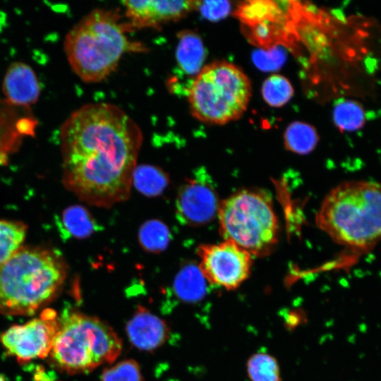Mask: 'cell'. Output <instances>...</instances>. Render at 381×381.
Wrapping results in <instances>:
<instances>
[{
	"label": "cell",
	"instance_id": "25",
	"mask_svg": "<svg viewBox=\"0 0 381 381\" xmlns=\"http://www.w3.org/2000/svg\"><path fill=\"white\" fill-rule=\"evenodd\" d=\"M261 92L267 104L272 107H281L291 99L294 90L286 77L273 74L263 82Z\"/></svg>",
	"mask_w": 381,
	"mask_h": 381
},
{
	"label": "cell",
	"instance_id": "14",
	"mask_svg": "<svg viewBox=\"0 0 381 381\" xmlns=\"http://www.w3.org/2000/svg\"><path fill=\"white\" fill-rule=\"evenodd\" d=\"M126 331L131 343L142 350H152L167 338L168 329L164 321L140 307L130 320Z\"/></svg>",
	"mask_w": 381,
	"mask_h": 381
},
{
	"label": "cell",
	"instance_id": "10",
	"mask_svg": "<svg viewBox=\"0 0 381 381\" xmlns=\"http://www.w3.org/2000/svg\"><path fill=\"white\" fill-rule=\"evenodd\" d=\"M220 202L209 175L198 172L179 189L176 216L180 223L201 226L217 215Z\"/></svg>",
	"mask_w": 381,
	"mask_h": 381
},
{
	"label": "cell",
	"instance_id": "9",
	"mask_svg": "<svg viewBox=\"0 0 381 381\" xmlns=\"http://www.w3.org/2000/svg\"><path fill=\"white\" fill-rule=\"evenodd\" d=\"M59 327L56 313L46 309L40 317L9 327L1 335V341L7 353L20 363L44 358L51 352Z\"/></svg>",
	"mask_w": 381,
	"mask_h": 381
},
{
	"label": "cell",
	"instance_id": "28",
	"mask_svg": "<svg viewBox=\"0 0 381 381\" xmlns=\"http://www.w3.org/2000/svg\"><path fill=\"white\" fill-rule=\"evenodd\" d=\"M231 7L230 2L227 1H197L195 9L206 19L217 21L229 13Z\"/></svg>",
	"mask_w": 381,
	"mask_h": 381
},
{
	"label": "cell",
	"instance_id": "29",
	"mask_svg": "<svg viewBox=\"0 0 381 381\" xmlns=\"http://www.w3.org/2000/svg\"><path fill=\"white\" fill-rule=\"evenodd\" d=\"M32 381H57L53 372L47 371L42 367H37Z\"/></svg>",
	"mask_w": 381,
	"mask_h": 381
},
{
	"label": "cell",
	"instance_id": "20",
	"mask_svg": "<svg viewBox=\"0 0 381 381\" xmlns=\"http://www.w3.org/2000/svg\"><path fill=\"white\" fill-rule=\"evenodd\" d=\"M167 174L161 169L142 164L135 168L132 183L144 195L153 197L161 194L169 183Z\"/></svg>",
	"mask_w": 381,
	"mask_h": 381
},
{
	"label": "cell",
	"instance_id": "21",
	"mask_svg": "<svg viewBox=\"0 0 381 381\" xmlns=\"http://www.w3.org/2000/svg\"><path fill=\"white\" fill-rule=\"evenodd\" d=\"M333 121L341 131H356L364 125L365 112L358 102L351 99H341L334 107Z\"/></svg>",
	"mask_w": 381,
	"mask_h": 381
},
{
	"label": "cell",
	"instance_id": "24",
	"mask_svg": "<svg viewBox=\"0 0 381 381\" xmlns=\"http://www.w3.org/2000/svg\"><path fill=\"white\" fill-rule=\"evenodd\" d=\"M139 241L143 248L151 253H159L168 246L171 234L169 228L159 220H149L140 227Z\"/></svg>",
	"mask_w": 381,
	"mask_h": 381
},
{
	"label": "cell",
	"instance_id": "7",
	"mask_svg": "<svg viewBox=\"0 0 381 381\" xmlns=\"http://www.w3.org/2000/svg\"><path fill=\"white\" fill-rule=\"evenodd\" d=\"M217 217L224 240H231L252 256L269 254L277 242L279 226L270 198L244 189L220 202Z\"/></svg>",
	"mask_w": 381,
	"mask_h": 381
},
{
	"label": "cell",
	"instance_id": "30",
	"mask_svg": "<svg viewBox=\"0 0 381 381\" xmlns=\"http://www.w3.org/2000/svg\"><path fill=\"white\" fill-rule=\"evenodd\" d=\"M0 381H6L4 377L0 374Z\"/></svg>",
	"mask_w": 381,
	"mask_h": 381
},
{
	"label": "cell",
	"instance_id": "3",
	"mask_svg": "<svg viewBox=\"0 0 381 381\" xmlns=\"http://www.w3.org/2000/svg\"><path fill=\"white\" fill-rule=\"evenodd\" d=\"M116 11L96 8L67 33L64 49L73 72L85 83H99L116 68L132 49L127 36L131 29Z\"/></svg>",
	"mask_w": 381,
	"mask_h": 381
},
{
	"label": "cell",
	"instance_id": "23",
	"mask_svg": "<svg viewBox=\"0 0 381 381\" xmlns=\"http://www.w3.org/2000/svg\"><path fill=\"white\" fill-rule=\"evenodd\" d=\"M246 370L250 381H281L278 362L267 352H257L250 356Z\"/></svg>",
	"mask_w": 381,
	"mask_h": 381
},
{
	"label": "cell",
	"instance_id": "12",
	"mask_svg": "<svg viewBox=\"0 0 381 381\" xmlns=\"http://www.w3.org/2000/svg\"><path fill=\"white\" fill-rule=\"evenodd\" d=\"M37 123L30 107L14 106L0 96V164L35 135Z\"/></svg>",
	"mask_w": 381,
	"mask_h": 381
},
{
	"label": "cell",
	"instance_id": "16",
	"mask_svg": "<svg viewBox=\"0 0 381 381\" xmlns=\"http://www.w3.org/2000/svg\"><path fill=\"white\" fill-rule=\"evenodd\" d=\"M60 231L66 238H83L101 230L90 212L82 205H71L65 209L59 223Z\"/></svg>",
	"mask_w": 381,
	"mask_h": 381
},
{
	"label": "cell",
	"instance_id": "1",
	"mask_svg": "<svg viewBox=\"0 0 381 381\" xmlns=\"http://www.w3.org/2000/svg\"><path fill=\"white\" fill-rule=\"evenodd\" d=\"M64 183L81 200L109 207L126 200L143 143L139 126L118 106L86 104L61 125Z\"/></svg>",
	"mask_w": 381,
	"mask_h": 381
},
{
	"label": "cell",
	"instance_id": "5",
	"mask_svg": "<svg viewBox=\"0 0 381 381\" xmlns=\"http://www.w3.org/2000/svg\"><path fill=\"white\" fill-rule=\"evenodd\" d=\"M49 353L54 364L69 373H85L111 363L121 351L113 329L96 318L66 310Z\"/></svg>",
	"mask_w": 381,
	"mask_h": 381
},
{
	"label": "cell",
	"instance_id": "18",
	"mask_svg": "<svg viewBox=\"0 0 381 381\" xmlns=\"http://www.w3.org/2000/svg\"><path fill=\"white\" fill-rule=\"evenodd\" d=\"M234 15L243 27H250L265 22L277 21L281 10L275 1H246L237 6Z\"/></svg>",
	"mask_w": 381,
	"mask_h": 381
},
{
	"label": "cell",
	"instance_id": "19",
	"mask_svg": "<svg viewBox=\"0 0 381 381\" xmlns=\"http://www.w3.org/2000/svg\"><path fill=\"white\" fill-rule=\"evenodd\" d=\"M319 140L315 128L306 122L294 121L284 133L285 147L290 152L306 155L313 150Z\"/></svg>",
	"mask_w": 381,
	"mask_h": 381
},
{
	"label": "cell",
	"instance_id": "17",
	"mask_svg": "<svg viewBox=\"0 0 381 381\" xmlns=\"http://www.w3.org/2000/svg\"><path fill=\"white\" fill-rule=\"evenodd\" d=\"M207 280L198 265L188 263L181 267L174 282L175 295L188 302L202 299L207 291Z\"/></svg>",
	"mask_w": 381,
	"mask_h": 381
},
{
	"label": "cell",
	"instance_id": "27",
	"mask_svg": "<svg viewBox=\"0 0 381 381\" xmlns=\"http://www.w3.org/2000/svg\"><path fill=\"white\" fill-rule=\"evenodd\" d=\"M255 65L264 71H273L279 68L285 60L282 51L277 47L255 52L253 56Z\"/></svg>",
	"mask_w": 381,
	"mask_h": 381
},
{
	"label": "cell",
	"instance_id": "11",
	"mask_svg": "<svg viewBox=\"0 0 381 381\" xmlns=\"http://www.w3.org/2000/svg\"><path fill=\"white\" fill-rule=\"evenodd\" d=\"M126 16L132 28H157L177 21L195 10L197 1H124Z\"/></svg>",
	"mask_w": 381,
	"mask_h": 381
},
{
	"label": "cell",
	"instance_id": "6",
	"mask_svg": "<svg viewBox=\"0 0 381 381\" xmlns=\"http://www.w3.org/2000/svg\"><path fill=\"white\" fill-rule=\"evenodd\" d=\"M250 79L237 66L214 61L202 67L188 92L191 114L210 124L223 125L237 120L251 97Z\"/></svg>",
	"mask_w": 381,
	"mask_h": 381
},
{
	"label": "cell",
	"instance_id": "8",
	"mask_svg": "<svg viewBox=\"0 0 381 381\" xmlns=\"http://www.w3.org/2000/svg\"><path fill=\"white\" fill-rule=\"evenodd\" d=\"M199 268L210 284L233 290L248 277L253 256L231 240L198 248Z\"/></svg>",
	"mask_w": 381,
	"mask_h": 381
},
{
	"label": "cell",
	"instance_id": "4",
	"mask_svg": "<svg viewBox=\"0 0 381 381\" xmlns=\"http://www.w3.org/2000/svg\"><path fill=\"white\" fill-rule=\"evenodd\" d=\"M66 276L65 262L56 252L21 247L0 267V313L34 314L54 298Z\"/></svg>",
	"mask_w": 381,
	"mask_h": 381
},
{
	"label": "cell",
	"instance_id": "26",
	"mask_svg": "<svg viewBox=\"0 0 381 381\" xmlns=\"http://www.w3.org/2000/svg\"><path fill=\"white\" fill-rule=\"evenodd\" d=\"M101 381H142L140 367L134 361H123L106 369Z\"/></svg>",
	"mask_w": 381,
	"mask_h": 381
},
{
	"label": "cell",
	"instance_id": "13",
	"mask_svg": "<svg viewBox=\"0 0 381 381\" xmlns=\"http://www.w3.org/2000/svg\"><path fill=\"white\" fill-rule=\"evenodd\" d=\"M3 97L10 104L30 107L40 97L38 78L32 68L23 62H13L7 68L2 84Z\"/></svg>",
	"mask_w": 381,
	"mask_h": 381
},
{
	"label": "cell",
	"instance_id": "22",
	"mask_svg": "<svg viewBox=\"0 0 381 381\" xmlns=\"http://www.w3.org/2000/svg\"><path fill=\"white\" fill-rule=\"evenodd\" d=\"M26 229L23 222L0 220V267L22 247Z\"/></svg>",
	"mask_w": 381,
	"mask_h": 381
},
{
	"label": "cell",
	"instance_id": "2",
	"mask_svg": "<svg viewBox=\"0 0 381 381\" xmlns=\"http://www.w3.org/2000/svg\"><path fill=\"white\" fill-rule=\"evenodd\" d=\"M316 224L352 252L373 250L381 241V183L368 180L339 183L322 200Z\"/></svg>",
	"mask_w": 381,
	"mask_h": 381
},
{
	"label": "cell",
	"instance_id": "15",
	"mask_svg": "<svg viewBox=\"0 0 381 381\" xmlns=\"http://www.w3.org/2000/svg\"><path fill=\"white\" fill-rule=\"evenodd\" d=\"M205 49L200 35L185 30L179 35L176 58L181 69L188 75H197L203 67Z\"/></svg>",
	"mask_w": 381,
	"mask_h": 381
}]
</instances>
